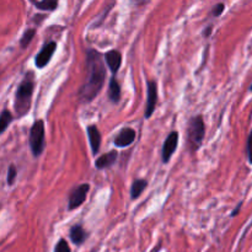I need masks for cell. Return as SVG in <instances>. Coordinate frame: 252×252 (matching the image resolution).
<instances>
[{"mask_svg":"<svg viewBox=\"0 0 252 252\" xmlns=\"http://www.w3.org/2000/svg\"><path fill=\"white\" fill-rule=\"evenodd\" d=\"M86 83L80 90V98L83 101H91L96 97L105 81V65L98 52L89 49L86 54Z\"/></svg>","mask_w":252,"mask_h":252,"instance_id":"1","label":"cell"},{"mask_svg":"<svg viewBox=\"0 0 252 252\" xmlns=\"http://www.w3.org/2000/svg\"><path fill=\"white\" fill-rule=\"evenodd\" d=\"M32 93H33V83L30 79H25L17 89L16 100H15V108L19 116L25 115L29 111Z\"/></svg>","mask_w":252,"mask_h":252,"instance_id":"2","label":"cell"},{"mask_svg":"<svg viewBox=\"0 0 252 252\" xmlns=\"http://www.w3.org/2000/svg\"><path fill=\"white\" fill-rule=\"evenodd\" d=\"M204 123L201 116L194 117L189 121V145L193 150L198 149L199 145L202 144V140L204 138Z\"/></svg>","mask_w":252,"mask_h":252,"instance_id":"3","label":"cell"},{"mask_svg":"<svg viewBox=\"0 0 252 252\" xmlns=\"http://www.w3.org/2000/svg\"><path fill=\"white\" fill-rule=\"evenodd\" d=\"M30 145L32 153L36 157L41 155L44 148V123L43 121H37L33 123L30 132Z\"/></svg>","mask_w":252,"mask_h":252,"instance_id":"4","label":"cell"},{"mask_svg":"<svg viewBox=\"0 0 252 252\" xmlns=\"http://www.w3.org/2000/svg\"><path fill=\"white\" fill-rule=\"evenodd\" d=\"M89 189H90V186L88 184H83L76 187L69 197V209H75L80 207L85 202Z\"/></svg>","mask_w":252,"mask_h":252,"instance_id":"5","label":"cell"},{"mask_svg":"<svg viewBox=\"0 0 252 252\" xmlns=\"http://www.w3.org/2000/svg\"><path fill=\"white\" fill-rule=\"evenodd\" d=\"M158 101V86L155 81H149L148 83V98H147V107H145V118H149L153 115L157 106Z\"/></svg>","mask_w":252,"mask_h":252,"instance_id":"6","label":"cell"},{"mask_svg":"<svg viewBox=\"0 0 252 252\" xmlns=\"http://www.w3.org/2000/svg\"><path fill=\"white\" fill-rule=\"evenodd\" d=\"M56 42H48L47 44H44L42 51L36 56V66H38V68L46 66L49 63V61H51L52 56H53L54 51H56Z\"/></svg>","mask_w":252,"mask_h":252,"instance_id":"7","label":"cell"},{"mask_svg":"<svg viewBox=\"0 0 252 252\" xmlns=\"http://www.w3.org/2000/svg\"><path fill=\"white\" fill-rule=\"evenodd\" d=\"M177 144H179V133L177 132L170 133L167 139L165 140L164 147H162V161L164 162L169 161L170 158L172 157L174 152L176 150Z\"/></svg>","mask_w":252,"mask_h":252,"instance_id":"8","label":"cell"},{"mask_svg":"<svg viewBox=\"0 0 252 252\" xmlns=\"http://www.w3.org/2000/svg\"><path fill=\"white\" fill-rule=\"evenodd\" d=\"M134 140H135L134 130H133L132 128H126V129L121 130V132L118 133V135L115 139V144L117 145V147L125 148L132 144Z\"/></svg>","mask_w":252,"mask_h":252,"instance_id":"9","label":"cell"},{"mask_svg":"<svg viewBox=\"0 0 252 252\" xmlns=\"http://www.w3.org/2000/svg\"><path fill=\"white\" fill-rule=\"evenodd\" d=\"M106 63H107L108 68L112 73H117L120 69L121 63H122V56L118 51H110L106 53L105 56Z\"/></svg>","mask_w":252,"mask_h":252,"instance_id":"10","label":"cell"},{"mask_svg":"<svg viewBox=\"0 0 252 252\" xmlns=\"http://www.w3.org/2000/svg\"><path fill=\"white\" fill-rule=\"evenodd\" d=\"M88 135L89 140H90L91 149H93L94 154H97L98 150H100V144H101V135L100 130L97 129L96 126H89L88 127Z\"/></svg>","mask_w":252,"mask_h":252,"instance_id":"11","label":"cell"},{"mask_svg":"<svg viewBox=\"0 0 252 252\" xmlns=\"http://www.w3.org/2000/svg\"><path fill=\"white\" fill-rule=\"evenodd\" d=\"M117 155H118L117 152H115V150L102 155V157H100L97 160H96L95 166L97 167V169H106V167L112 166L113 162H115L116 159H117Z\"/></svg>","mask_w":252,"mask_h":252,"instance_id":"12","label":"cell"},{"mask_svg":"<svg viewBox=\"0 0 252 252\" xmlns=\"http://www.w3.org/2000/svg\"><path fill=\"white\" fill-rule=\"evenodd\" d=\"M70 239L75 245H81L86 239V233L80 225H75L70 230Z\"/></svg>","mask_w":252,"mask_h":252,"instance_id":"13","label":"cell"},{"mask_svg":"<svg viewBox=\"0 0 252 252\" xmlns=\"http://www.w3.org/2000/svg\"><path fill=\"white\" fill-rule=\"evenodd\" d=\"M108 96H110L111 101L113 102H117L121 97V88L118 81L116 80V78H112L110 81V86H108Z\"/></svg>","mask_w":252,"mask_h":252,"instance_id":"14","label":"cell"},{"mask_svg":"<svg viewBox=\"0 0 252 252\" xmlns=\"http://www.w3.org/2000/svg\"><path fill=\"white\" fill-rule=\"evenodd\" d=\"M145 187H147V181H144V180H137V181L133 182L132 189H130L132 198H138L142 194V192L145 189Z\"/></svg>","mask_w":252,"mask_h":252,"instance_id":"15","label":"cell"},{"mask_svg":"<svg viewBox=\"0 0 252 252\" xmlns=\"http://www.w3.org/2000/svg\"><path fill=\"white\" fill-rule=\"evenodd\" d=\"M34 6L39 10H48V11H52L57 7L58 5V0H41V1H33Z\"/></svg>","mask_w":252,"mask_h":252,"instance_id":"16","label":"cell"},{"mask_svg":"<svg viewBox=\"0 0 252 252\" xmlns=\"http://www.w3.org/2000/svg\"><path fill=\"white\" fill-rule=\"evenodd\" d=\"M11 121H12L11 113H10L7 110L2 111L1 115H0V134H1L5 129H6L7 126L10 125V122H11Z\"/></svg>","mask_w":252,"mask_h":252,"instance_id":"17","label":"cell"},{"mask_svg":"<svg viewBox=\"0 0 252 252\" xmlns=\"http://www.w3.org/2000/svg\"><path fill=\"white\" fill-rule=\"evenodd\" d=\"M34 33H36V30H27V31L25 32L24 36H22L21 38V42H20L22 48H26V47L29 46L30 42H31L32 38L34 37Z\"/></svg>","mask_w":252,"mask_h":252,"instance_id":"18","label":"cell"},{"mask_svg":"<svg viewBox=\"0 0 252 252\" xmlns=\"http://www.w3.org/2000/svg\"><path fill=\"white\" fill-rule=\"evenodd\" d=\"M54 252H71L70 248H69L68 243L65 240H59V243L57 244L56 249H54Z\"/></svg>","mask_w":252,"mask_h":252,"instance_id":"19","label":"cell"},{"mask_svg":"<svg viewBox=\"0 0 252 252\" xmlns=\"http://www.w3.org/2000/svg\"><path fill=\"white\" fill-rule=\"evenodd\" d=\"M16 167L14 166V165H11V166L9 167V171H7V184L9 185H12L14 184V180L15 177H16Z\"/></svg>","mask_w":252,"mask_h":252,"instance_id":"20","label":"cell"},{"mask_svg":"<svg viewBox=\"0 0 252 252\" xmlns=\"http://www.w3.org/2000/svg\"><path fill=\"white\" fill-rule=\"evenodd\" d=\"M246 152H248L249 161H250V164H252V130H251L250 135H249L248 147H246Z\"/></svg>","mask_w":252,"mask_h":252,"instance_id":"21","label":"cell"},{"mask_svg":"<svg viewBox=\"0 0 252 252\" xmlns=\"http://www.w3.org/2000/svg\"><path fill=\"white\" fill-rule=\"evenodd\" d=\"M224 7H225V6H224V4H218V5H217V6L213 9V15H214V16H219V15H220L221 12L224 11Z\"/></svg>","mask_w":252,"mask_h":252,"instance_id":"22","label":"cell"},{"mask_svg":"<svg viewBox=\"0 0 252 252\" xmlns=\"http://www.w3.org/2000/svg\"><path fill=\"white\" fill-rule=\"evenodd\" d=\"M240 208H241V203H240V204H239V206H238V208H236V209H235V211H234V212H233V214H231V217H235V216H236V214H238V212H239V211H240Z\"/></svg>","mask_w":252,"mask_h":252,"instance_id":"23","label":"cell"},{"mask_svg":"<svg viewBox=\"0 0 252 252\" xmlns=\"http://www.w3.org/2000/svg\"><path fill=\"white\" fill-rule=\"evenodd\" d=\"M250 90H251V91H252V85H251V88H250Z\"/></svg>","mask_w":252,"mask_h":252,"instance_id":"24","label":"cell"}]
</instances>
